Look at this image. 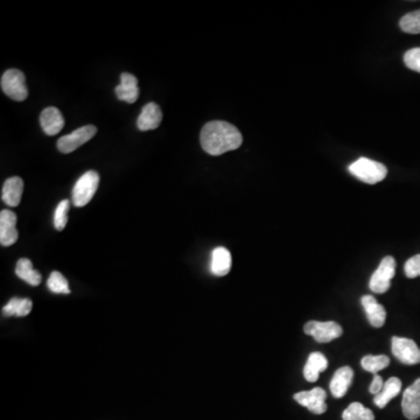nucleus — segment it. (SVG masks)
<instances>
[{"instance_id": "1", "label": "nucleus", "mask_w": 420, "mask_h": 420, "mask_svg": "<svg viewBox=\"0 0 420 420\" xmlns=\"http://www.w3.org/2000/svg\"><path fill=\"white\" fill-rule=\"evenodd\" d=\"M202 149L210 156H221L240 149L243 137L233 124L223 120H212L205 124L200 134Z\"/></svg>"}, {"instance_id": "2", "label": "nucleus", "mask_w": 420, "mask_h": 420, "mask_svg": "<svg viewBox=\"0 0 420 420\" xmlns=\"http://www.w3.org/2000/svg\"><path fill=\"white\" fill-rule=\"evenodd\" d=\"M349 172L364 184H375L384 180L388 170L383 164L368 158H360L349 166Z\"/></svg>"}, {"instance_id": "3", "label": "nucleus", "mask_w": 420, "mask_h": 420, "mask_svg": "<svg viewBox=\"0 0 420 420\" xmlns=\"http://www.w3.org/2000/svg\"><path fill=\"white\" fill-rule=\"evenodd\" d=\"M99 184V175L95 171H88L78 179L73 189V203L85 207L92 201Z\"/></svg>"}, {"instance_id": "4", "label": "nucleus", "mask_w": 420, "mask_h": 420, "mask_svg": "<svg viewBox=\"0 0 420 420\" xmlns=\"http://www.w3.org/2000/svg\"><path fill=\"white\" fill-rule=\"evenodd\" d=\"M1 89L13 101H25L29 96L25 74L19 69H8L1 76Z\"/></svg>"}, {"instance_id": "5", "label": "nucleus", "mask_w": 420, "mask_h": 420, "mask_svg": "<svg viewBox=\"0 0 420 420\" xmlns=\"http://www.w3.org/2000/svg\"><path fill=\"white\" fill-rule=\"evenodd\" d=\"M396 261L391 256L383 258L377 270L371 275L369 287L374 294H385L391 287V279L395 277Z\"/></svg>"}, {"instance_id": "6", "label": "nucleus", "mask_w": 420, "mask_h": 420, "mask_svg": "<svg viewBox=\"0 0 420 420\" xmlns=\"http://www.w3.org/2000/svg\"><path fill=\"white\" fill-rule=\"evenodd\" d=\"M305 334L312 336L319 343L331 342L342 336L343 329L334 321H308L304 327Z\"/></svg>"}, {"instance_id": "7", "label": "nucleus", "mask_w": 420, "mask_h": 420, "mask_svg": "<svg viewBox=\"0 0 420 420\" xmlns=\"http://www.w3.org/2000/svg\"><path fill=\"white\" fill-rule=\"evenodd\" d=\"M391 349L393 356L402 363L414 365L420 363V349L417 343L411 339L393 336L391 340Z\"/></svg>"}, {"instance_id": "8", "label": "nucleus", "mask_w": 420, "mask_h": 420, "mask_svg": "<svg viewBox=\"0 0 420 420\" xmlns=\"http://www.w3.org/2000/svg\"><path fill=\"white\" fill-rule=\"evenodd\" d=\"M97 129L95 125H85L75 130L73 133L67 134L61 137L57 140V149L60 152L67 154V153L74 152L75 150L85 145V143L89 142L94 138Z\"/></svg>"}, {"instance_id": "9", "label": "nucleus", "mask_w": 420, "mask_h": 420, "mask_svg": "<svg viewBox=\"0 0 420 420\" xmlns=\"http://www.w3.org/2000/svg\"><path fill=\"white\" fill-rule=\"evenodd\" d=\"M294 398L296 402L307 407L314 414H322L327 411V404H326L327 393L324 389L314 388L310 391L298 392L294 395Z\"/></svg>"}, {"instance_id": "10", "label": "nucleus", "mask_w": 420, "mask_h": 420, "mask_svg": "<svg viewBox=\"0 0 420 420\" xmlns=\"http://www.w3.org/2000/svg\"><path fill=\"white\" fill-rule=\"evenodd\" d=\"M403 413L409 420H416L420 417V378L416 379L403 393Z\"/></svg>"}, {"instance_id": "11", "label": "nucleus", "mask_w": 420, "mask_h": 420, "mask_svg": "<svg viewBox=\"0 0 420 420\" xmlns=\"http://www.w3.org/2000/svg\"><path fill=\"white\" fill-rule=\"evenodd\" d=\"M17 215L11 210H1L0 212V243L3 247H11L18 240L17 230Z\"/></svg>"}, {"instance_id": "12", "label": "nucleus", "mask_w": 420, "mask_h": 420, "mask_svg": "<svg viewBox=\"0 0 420 420\" xmlns=\"http://www.w3.org/2000/svg\"><path fill=\"white\" fill-rule=\"evenodd\" d=\"M163 120V113L157 103L151 102L143 108L140 116L138 117L137 126L140 131L156 130Z\"/></svg>"}, {"instance_id": "13", "label": "nucleus", "mask_w": 420, "mask_h": 420, "mask_svg": "<svg viewBox=\"0 0 420 420\" xmlns=\"http://www.w3.org/2000/svg\"><path fill=\"white\" fill-rule=\"evenodd\" d=\"M40 124L47 136H55L64 126V118L60 110L55 106H50L40 115Z\"/></svg>"}, {"instance_id": "14", "label": "nucleus", "mask_w": 420, "mask_h": 420, "mask_svg": "<svg viewBox=\"0 0 420 420\" xmlns=\"http://www.w3.org/2000/svg\"><path fill=\"white\" fill-rule=\"evenodd\" d=\"M115 92L120 101L132 104L139 97L138 78L130 73H123L120 75V85H117Z\"/></svg>"}, {"instance_id": "15", "label": "nucleus", "mask_w": 420, "mask_h": 420, "mask_svg": "<svg viewBox=\"0 0 420 420\" xmlns=\"http://www.w3.org/2000/svg\"><path fill=\"white\" fill-rule=\"evenodd\" d=\"M354 371L350 367L340 368L333 376L329 388L335 398H342L353 383Z\"/></svg>"}, {"instance_id": "16", "label": "nucleus", "mask_w": 420, "mask_h": 420, "mask_svg": "<svg viewBox=\"0 0 420 420\" xmlns=\"http://www.w3.org/2000/svg\"><path fill=\"white\" fill-rule=\"evenodd\" d=\"M361 301H362L364 311L367 314L368 321L370 322V325L372 327H376V328L383 327L385 324V319H386L385 308L371 296H364Z\"/></svg>"}, {"instance_id": "17", "label": "nucleus", "mask_w": 420, "mask_h": 420, "mask_svg": "<svg viewBox=\"0 0 420 420\" xmlns=\"http://www.w3.org/2000/svg\"><path fill=\"white\" fill-rule=\"evenodd\" d=\"M24 181L19 177L10 178L5 181L1 191V198L10 207H17L22 201Z\"/></svg>"}, {"instance_id": "18", "label": "nucleus", "mask_w": 420, "mask_h": 420, "mask_svg": "<svg viewBox=\"0 0 420 420\" xmlns=\"http://www.w3.org/2000/svg\"><path fill=\"white\" fill-rule=\"evenodd\" d=\"M231 270V254L226 247H219L214 249L212 254L210 271L212 275L223 277Z\"/></svg>"}, {"instance_id": "19", "label": "nucleus", "mask_w": 420, "mask_h": 420, "mask_svg": "<svg viewBox=\"0 0 420 420\" xmlns=\"http://www.w3.org/2000/svg\"><path fill=\"white\" fill-rule=\"evenodd\" d=\"M328 367V360L324 354L312 353L308 356L307 363L304 368V376L308 382H317L319 379V375L322 371H325Z\"/></svg>"}, {"instance_id": "20", "label": "nucleus", "mask_w": 420, "mask_h": 420, "mask_svg": "<svg viewBox=\"0 0 420 420\" xmlns=\"http://www.w3.org/2000/svg\"><path fill=\"white\" fill-rule=\"evenodd\" d=\"M400 390H402L400 379L397 377L389 378L388 381L385 382L382 391L378 395L375 396V405L379 407V409H384L385 406L388 405L389 402H391L392 399L400 393Z\"/></svg>"}, {"instance_id": "21", "label": "nucleus", "mask_w": 420, "mask_h": 420, "mask_svg": "<svg viewBox=\"0 0 420 420\" xmlns=\"http://www.w3.org/2000/svg\"><path fill=\"white\" fill-rule=\"evenodd\" d=\"M15 273L19 278L22 279L24 282L32 285V287H38L41 283V275L39 272L34 270L33 268L32 261L27 258H22L19 259L15 266Z\"/></svg>"}, {"instance_id": "22", "label": "nucleus", "mask_w": 420, "mask_h": 420, "mask_svg": "<svg viewBox=\"0 0 420 420\" xmlns=\"http://www.w3.org/2000/svg\"><path fill=\"white\" fill-rule=\"evenodd\" d=\"M33 303L27 298H13L5 305L3 313L6 317H26L32 311Z\"/></svg>"}, {"instance_id": "23", "label": "nucleus", "mask_w": 420, "mask_h": 420, "mask_svg": "<svg viewBox=\"0 0 420 420\" xmlns=\"http://www.w3.org/2000/svg\"><path fill=\"white\" fill-rule=\"evenodd\" d=\"M343 420H375L374 412L361 403H352L342 414Z\"/></svg>"}, {"instance_id": "24", "label": "nucleus", "mask_w": 420, "mask_h": 420, "mask_svg": "<svg viewBox=\"0 0 420 420\" xmlns=\"http://www.w3.org/2000/svg\"><path fill=\"white\" fill-rule=\"evenodd\" d=\"M390 364V359L385 355H367L361 361L364 370L376 375Z\"/></svg>"}, {"instance_id": "25", "label": "nucleus", "mask_w": 420, "mask_h": 420, "mask_svg": "<svg viewBox=\"0 0 420 420\" xmlns=\"http://www.w3.org/2000/svg\"><path fill=\"white\" fill-rule=\"evenodd\" d=\"M399 26L403 32L409 33V34H420V10L410 12L407 15H404L399 22Z\"/></svg>"}, {"instance_id": "26", "label": "nucleus", "mask_w": 420, "mask_h": 420, "mask_svg": "<svg viewBox=\"0 0 420 420\" xmlns=\"http://www.w3.org/2000/svg\"><path fill=\"white\" fill-rule=\"evenodd\" d=\"M48 289L52 292L57 294H71V289H69V284H68L67 279L64 278V275L60 272H52V275H50L48 279Z\"/></svg>"}, {"instance_id": "27", "label": "nucleus", "mask_w": 420, "mask_h": 420, "mask_svg": "<svg viewBox=\"0 0 420 420\" xmlns=\"http://www.w3.org/2000/svg\"><path fill=\"white\" fill-rule=\"evenodd\" d=\"M69 207H71L69 200H64V201H61L59 205H57L55 214H54V226H55V228L59 231L64 230L66 226H67Z\"/></svg>"}, {"instance_id": "28", "label": "nucleus", "mask_w": 420, "mask_h": 420, "mask_svg": "<svg viewBox=\"0 0 420 420\" xmlns=\"http://www.w3.org/2000/svg\"><path fill=\"white\" fill-rule=\"evenodd\" d=\"M404 64L411 71L420 73V47L407 50L404 54Z\"/></svg>"}, {"instance_id": "29", "label": "nucleus", "mask_w": 420, "mask_h": 420, "mask_svg": "<svg viewBox=\"0 0 420 420\" xmlns=\"http://www.w3.org/2000/svg\"><path fill=\"white\" fill-rule=\"evenodd\" d=\"M404 271L407 278L420 277V254L410 258L404 266Z\"/></svg>"}, {"instance_id": "30", "label": "nucleus", "mask_w": 420, "mask_h": 420, "mask_svg": "<svg viewBox=\"0 0 420 420\" xmlns=\"http://www.w3.org/2000/svg\"><path fill=\"white\" fill-rule=\"evenodd\" d=\"M385 382H383V378L379 376V375H375L374 379H372V383H371L370 388H369V391L372 395H378L379 392L382 391V389L384 386Z\"/></svg>"}]
</instances>
